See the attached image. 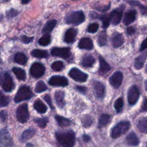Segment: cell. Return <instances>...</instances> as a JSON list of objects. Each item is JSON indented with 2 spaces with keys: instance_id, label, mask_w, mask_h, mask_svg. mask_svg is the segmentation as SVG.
<instances>
[{
  "instance_id": "6da1fadb",
  "label": "cell",
  "mask_w": 147,
  "mask_h": 147,
  "mask_svg": "<svg viewBox=\"0 0 147 147\" xmlns=\"http://www.w3.org/2000/svg\"><path fill=\"white\" fill-rule=\"evenodd\" d=\"M56 137L63 147H73L75 141V135L72 130L57 131Z\"/></svg>"
},
{
  "instance_id": "7a4b0ae2",
  "label": "cell",
  "mask_w": 147,
  "mask_h": 147,
  "mask_svg": "<svg viewBox=\"0 0 147 147\" xmlns=\"http://www.w3.org/2000/svg\"><path fill=\"white\" fill-rule=\"evenodd\" d=\"M84 20V14L81 10L74 11L68 13L64 18V21L67 24L74 25H79L83 23Z\"/></svg>"
},
{
  "instance_id": "3957f363",
  "label": "cell",
  "mask_w": 147,
  "mask_h": 147,
  "mask_svg": "<svg viewBox=\"0 0 147 147\" xmlns=\"http://www.w3.org/2000/svg\"><path fill=\"white\" fill-rule=\"evenodd\" d=\"M130 127L129 121H121L117 123L111 130V136L113 138H117L125 133Z\"/></svg>"
},
{
  "instance_id": "277c9868",
  "label": "cell",
  "mask_w": 147,
  "mask_h": 147,
  "mask_svg": "<svg viewBox=\"0 0 147 147\" xmlns=\"http://www.w3.org/2000/svg\"><path fill=\"white\" fill-rule=\"evenodd\" d=\"M33 96V93L30 88L28 86H24L21 87L18 90L15 97L14 101L16 103L30 99Z\"/></svg>"
},
{
  "instance_id": "5b68a950",
  "label": "cell",
  "mask_w": 147,
  "mask_h": 147,
  "mask_svg": "<svg viewBox=\"0 0 147 147\" xmlns=\"http://www.w3.org/2000/svg\"><path fill=\"white\" fill-rule=\"evenodd\" d=\"M1 86L3 90L6 92L11 91L14 88V84L10 75L7 72H4L1 75Z\"/></svg>"
},
{
  "instance_id": "8992f818",
  "label": "cell",
  "mask_w": 147,
  "mask_h": 147,
  "mask_svg": "<svg viewBox=\"0 0 147 147\" xmlns=\"http://www.w3.org/2000/svg\"><path fill=\"white\" fill-rule=\"evenodd\" d=\"M16 117L18 121L20 123H25L29 119V113L28 105L26 103L18 106L16 110Z\"/></svg>"
},
{
  "instance_id": "52a82bcc",
  "label": "cell",
  "mask_w": 147,
  "mask_h": 147,
  "mask_svg": "<svg viewBox=\"0 0 147 147\" xmlns=\"http://www.w3.org/2000/svg\"><path fill=\"white\" fill-rule=\"evenodd\" d=\"M69 76L76 82H84L88 78V75L77 68H72L68 73Z\"/></svg>"
},
{
  "instance_id": "ba28073f",
  "label": "cell",
  "mask_w": 147,
  "mask_h": 147,
  "mask_svg": "<svg viewBox=\"0 0 147 147\" xmlns=\"http://www.w3.org/2000/svg\"><path fill=\"white\" fill-rule=\"evenodd\" d=\"M45 71V68L42 64L36 62L31 65L30 68V74L33 77L38 78L44 74Z\"/></svg>"
},
{
  "instance_id": "9c48e42d",
  "label": "cell",
  "mask_w": 147,
  "mask_h": 147,
  "mask_svg": "<svg viewBox=\"0 0 147 147\" xmlns=\"http://www.w3.org/2000/svg\"><path fill=\"white\" fill-rule=\"evenodd\" d=\"M49 84L52 86L65 87L68 84L67 79L61 75H53L49 80Z\"/></svg>"
},
{
  "instance_id": "30bf717a",
  "label": "cell",
  "mask_w": 147,
  "mask_h": 147,
  "mask_svg": "<svg viewBox=\"0 0 147 147\" xmlns=\"http://www.w3.org/2000/svg\"><path fill=\"white\" fill-rule=\"evenodd\" d=\"M140 92L136 86H132L127 93V100L130 105H135L138 100Z\"/></svg>"
},
{
  "instance_id": "8fae6325",
  "label": "cell",
  "mask_w": 147,
  "mask_h": 147,
  "mask_svg": "<svg viewBox=\"0 0 147 147\" xmlns=\"http://www.w3.org/2000/svg\"><path fill=\"white\" fill-rule=\"evenodd\" d=\"M51 55L54 56L61 57L63 59H67L71 55L70 49L69 48L55 47L51 50Z\"/></svg>"
},
{
  "instance_id": "7c38bea8",
  "label": "cell",
  "mask_w": 147,
  "mask_h": 147,
  "mask_svg": "<svg viewBox=\"0 0 147 147\" xmlns=\"http://www.w3.org/2000/svg\"><path fill=\"white\" fill-rule=\"evenodd\" d=\"M123 74L121 71H115L109 78V82L110 84L114 88H117L119 87L122 83Z\"/></svg>"
},
{
  "instance_id": "4fadbf2b",
  "label": "cell",
  "mask_w": 147,
  "mask_h": 147,
  "mask_svg": "<svg viewBox=\"0 0 147 147\" xmlns=\"http://www.w3.org/2000/svg\"><path fill=\"white\" fill-rule=\"evenodd\" d=\"M123 10V7L121 6L120 8L117 9L116 10L111 11L109 16L110 18V22L112 25H117L120 22L122 16Z\"/></svg>"
},
{
  "instance_id": "5bb4252c",
  "label": "cell",
  "mask_w": 147,
  "mask_h": 147,
  "mask_svg": "<svg viewBox=\"0 0 147 147\" xmlns=\"http://www.w3.org/2000/svg\"><path fill=\"white\" fill-rule=\"evenodd\" d=\"M136 11L135 10H130L126 11L123 18V23L125 25H128L133 22L136 17Z\"/></svg>"
},
{
  "instance_id": "9a60e30c",
  "label": "cell",
  "mask_w": 147,
  "mask_h": 147,
  "mask_svg": "<svg viewBox=\"0 0 147 147\" xmlns=\"http://www.w3.org/2000/svg\"><path fill=\"white\" fill-rule=\"evenodd\" d=\"M78 47L80 49L91 50L94 47V43L92 40L90 38L84 37L79 41Z\"/></svg>"
},
{
  "instance_id": "2e32d148",
  "label": "cell",
  "mask_w": 147,
  "mask_h": 147,
  "mask_svg": "<svg viewBox=\"0 0 147 147\" xmlns=\"http://www.w3.org/2000/svg\"><path fill=\"white\" fill-rule=\"evenodd\" d=\"M93 86L97 96L99 98H102L105 94V86L99 81H94Z\"/></svg>"
},
{
  "instance_id": "e0dca14e",
  "label": "cell",
  "mask_w": 147,
  "mask_h": 147,
  "mask_svg": "<svg viewBox=\"0 0 147 147\" xmlns=\"http://www.w3.org/2000/svg\"><path fill=\"white\" fill-rule=\"evenodd\" d=\"M111 44L114 48H118L121 47L124 42V39L123 36L119 33H114L111 39Z\"/></svg>"
},
{
  "instance_id": "ac0fdd59",
  "label": "cell",
  "mask_w": 147,
  "mask_h": 147,
  "mask_svg": "<svg viewBox=\"0 0 147 147\" xmlns=\"http://www.w3.org/2000/svg\"><path fill=\"white\" fill-rule=\"evenodd\" d=\"M99 74L101 75L107 74L111 69L110 66L102 56L99 57Z\"/></svg>"
},
{
  "instance_id": "d6986e66",
  "label": "cell",
  "mask_w": 147,
  "mask_h": 147,
  "mask_svg": "<svg viewBox=\"0 0 147 147\" xmlns=\"http://www.w3.org/2000/svg\"><path fill=\"white\" fill-rule=\"evenodd\" d=\"M77 30L74 28H70L68 30H67V31L65 33L64 37V41L67 43L72 42L75 39V37L77 35Z\"/></svg>"
},
{
  "instance_id": "ffe728a7",
  "label": "cell",
  "mask_w": 147,
  "mask_h": 147,
  "mask_svg": "<svg viewBox=\"0 0 147 147\" xmlns=\"http://www.w3.org/2000/svg\"><path fill=\"white\" fill-rule=\"evenodd\" d=\"M146 58H147V52L136 57L134 63V66L135 68L137 69H141L144 65V63Z\"/></svg>"
},
{
  "instance_id": "44dd1931",
  "label": "cell",
  "mask_w": 147,
  "mask_h": 147,
  "mask_svg": "<svg viewBox=\"0 0 147 147\" xmlns=\"http://www.w3.org/2000/svg\"><path fill=\"white\" fill-rule=\"evenodd\" d=\"M137 127L142 133H147V117L140 118L137 122Z\"/></svg>"
},
{
  "instance_id": "7402d4cb",
  "label": "cell",
  "mask_w": 147,
  "mask_h": 147,
  "mask_svg": "<svg viewBox=\"0 0 147 147\" xmlns=\"http://www.w3.org/2000/svg\"><path fill=\"white\" fill-rule=\"evenodd\" d=\"M55 99L57 105L60 108H63L65 105L64 92L61 91H56L55 93Z\"/></svg>"
},
{
  "instance_id": "603a6c76",
  "label": "cell",
  "mask_w": 147,
  "mask_h": 147,
  "mask_svg": "<svg viewBox=\"0 0 147 147\" xmlns=\"http://www.w3.org/2000/svg\"><path fill=\"white\" fill-rule=\"evenodd\" d=\"M57 24V20L53 19L51 20L48 21L44 26L42 30V33L44 34H48L50 32H51L54 28L55 27V26Z\"/></svg>"
},
{
  "instance_id": "cb8c5ba5",
  "label": "cell",
  "mask_w": 147,
  "mask_h": 147,
  "mask_svg": "<svg viewBox=\"0 0 147 147\" xmlns=\"http://www.w3.org/2000/svg\"><path fill=\"white\" fill-rule=\"evenodd\" d=\"M33 107L35 110L39 113L44 114L47 111V107L46 105L39 99L34 100L33 103Z\"/></svg>"
},
{
  "instance_id": "d4e9b609",
  "label": "cell",
  "mask_w": 147,
  "mask_h": 147,
  "mask_svg": "<svg viewBox=\"0 0 147 147\" xmlns=\"http://www.w3.org/2000/svg\"><path fill=\"white\" fill-rule=\"evenodd\" d=\"M127 144L131 146H137L140 143V140L137 135L134 132L130 133L126 138Z\"/></svg>"
},
{
  "instance_id": "484cf974",
  "label": "cell",
  "mask_w": 147,
  "mask_h": 147,
  "mask_svg": "<svg viewBox=\"0 0 147 147\" xmlns=\"http://www.w3.org/2000/svg\"><path fill=\"white\" fill-rule=\"evenodd\" d=\"M1 144L5 147H9L11 145L10 137L6 130L1 131Z\"/></svg>"
},
{
  "instance_id": "4316f807",
  "label": "cell",
  "mask_w": 147,
  "mask_h": 147,
  "mask_svg": "<svg viewBox=\"0 0 147 147\" xmlns=\"http://www.w3.org/2000/svg\"><path fill=\"white\" fill-rule=\"evenodd\" d=\"M31 55L37 58H47L48 56V53L46 50L35 49L31 51Z\"/></svg>"
},
{
  "instance_id": "83f0119b",
  "label": "cell",
  "mask_w": 147,
  "mask_h": 147,
  "mask_svg": "<svg viewBox=\"0 0 147 147\" xmlns=\"http://www.w3.org/2000/svg\"><path fill=\"white\" fill-rule=\"evenodd\" d=\"M27 57L22 52H17L14 55V61L18 64L25 65L27 62Z\"/></svg>"
},
{
  "instance_id": "f1b7e54d",
  "label": "cell",
  "mask_w": 147,
  "mask_h": 147,
  "mask_svg": "<svg viewBox=\"0 0 147 147\" xmlns=\"http://www.w3.org/2000/svg\"><path fill=\"white\" fill-rule=\"evenodd\" d=\"M95 60L94 57L91 55H86L83 57L82 64L84 67H91L95 63Z\"/></svg>"
},
{
  "instance_id": "f546056e",
  "label": "cell",
  "mask_w": 147,
  "mask_h": 147,
  "mask_svg": "<svg viewBox=\"0 0 147 147\" xmlns=\"http://www.w3.org/2000/svg\"><path fill=\"white\" fill-rule=\"evenodd\" d=\"M13 73L16 76L17 78L20 80H25L26 79V73L25 71L20 68L14 67L12 69Z\"/></svg>"
},
{
  "instance_id": "4dcf8cb0",
  "label": "cell",
  "mask_w": 147,
  "mask_h": 147,
  "mask_svg": "<svg viewBox=\"0 0 147 147\" xmlns=\"http://www.w3.org/2000/svg\"><path fill=\"white\" fill-rule=\"evenodd\" d=\"M110 119H111V117L109 114H104L101 115L99 118V122H98L99 127H102L107 125L110 122Z\"/></svg>"
},
{
  "instance_id": "1f68e13d",
  "label": "cell",
  "mask_w": 147,
  "mask_h": 147,
  "mask_svg": "<svg viewBox=\"0 0 147 147\" xmlns=\"http://www.w3.org/2000/svg\"><path fill=\"white\" fill-rule=\"evenodd\" d=\"M35 133V130L33 129H28L25 130L21 134V140L22 141H25L28 139L33 137Z\"/></svg>"
},
{
  "instance_id": "d6a6232c",
  "label": "cell",
  "mask_w": 147,
  "mask_h": 147,
  "mask_svg": "<svg viewBox=\"0 0 147 147\" xmlns=\"http://www.w3.org/2000/svg\"><path fill=\"white\" fill-rule=\"evenodd\" d=\"M55 119L58 125L61 127H67L70 125V121L68 119L60 115H56Z\"/></svg>"
},
{
  "instance_id": "836d02e7",
  "label": "cell",
  "mask_w": 147,
  "mask_h": 147,
  "mask_svg": "<svg viewBox=\"0 0 147 147\" xmlns=\"http://www.w3.org/2000/svg\"><path fill=\"white\" fill-rule=\"evenodd\" d=\"M107 36L106 31H102L98 36V43L99 46H104L107 44Z\"/></svg>"
},
{
  "instance_id": "e575fe53",
  "label": "cell",
  "mask_w": 147,
  "mask_h": 147,
  "mask_svg": "<svg viewBox=\"0 0 147 147\" xmlns=\"http://www.w3.org/2000/svg\"><path fill=\"white\" fill-rule=\"evenodd\" d=\"M48 89V87L46 85V84L42 81V80H40L38 81L35 86L34 90L36 92L40 93V92H42L45 91H46Z\"/></svg>"
},
{
  "instance_id": "d590c367",
  "label": "cell",
  "mask_w": 147,
  "mask_h": 147,
  "mask_svg": "<svg viewBox=\"0 0 147 147\" xmlns=\"http://www.w3.org/2000/svg\"><path fill=\"white\" fill-rule=\"evenodd\" d=\"M51 40V36L48 34H45L38 40V44L41 46H47L50 44Z\"/></svg>"
},
{
  "instance_id": "8d00e7d4",
  "label": "cell",
  "mask_w": 147,
  "mask_h": 147,
  "mask_svg": "<svg viewBox=\"0 0 147 147\" xmlns=\"http://www.w3.org/2000/svg\"><path fill=\"white\" fill-rule=\"evenodd\" d=\"M34 121L38 125L39 127L41 128H44L47 126L49 120L48 117H44L41 118H35Z\"/></svg>"
},
{
  "instance_id": "74e56055",
  "label": "cell",
  "mask_w": 147,
  "mask_h": 147,
  "mask_svg": "<svg viewBox=\"0 0 147 147\" xmlns=\"http://www.w3.org/2000/svg\"><path fill=\"white\" fill-rule=\"evenodd\" d=\"M51 68L55 71H60L63 69L64 64L61 61H56L52 64Z\"/></svg>"
},
{
  "instance_id": "f35d334b",
  "label": "cell",
  "mask_w": 147,
  "mask_h": 147,
  "mask_svg": "<svg viewBox=\"0 0 147 147\" xmlns=\"http://www.w3.org/2000/svg\"><path fill=\"white\" fill-rule=\"evenodd\" d=\"M123 106V101L122 98H119L116 99L114 102V108L117 111H120Z\"/></svg>"
},
{
  "instance_id": "ab89813d",
  "label": "cell",
  "mask_w": 147,
  "mask_h": 147,
  "mask_svg": "<svg viewBox=\"0 0 147 147\" xmlns=\"http://www.w3.org/2000/svg\"><path fill=\"white\" fill-rule=\"evenodd\" d=\"M100 20H102V26L103 28H107L110 23V16H102L100 17Z\"/></svg>"
},
{
  "instance_id": "60d3db41",
  "label": "cell",
  "mask_w": 147,
  "mask_h": 147,
  "mask_svg": "<svg viewBox=\"0 0 147 147\" xmlns=\"http://www.w3.org/2000/svg\"><path fill=\"white\" fill-rule=\"evenodd\" d=\"M99 28V24L97 23H92L89 25L87 28L88 32L90 33H96Z\"/></svg>"
},
{
  "instance_id": "b9f144b4",
  "label": "cell",
  "mask_w": 147,
  "mask_h": 147,
  "mask_svg": "<svg viewBox=\"0 0 147 147\" xmlns=\"http://www.w3.org/2000/svg\"><path fill=\"white\" fill-rule=\"evenodd\" d=\"M92 123V118L89 115H87L84 117L82 120V123L84 126V127L90 126Z\"/></svg>"
},
{
  "instance_id": "7bdbcfd3",
  "label": "cell",
  "mask_w": 147,
  "mask_h": 147,
  "mask_svg": "<svg viewBox=\"0 0 147 147\" xmlns=\"http://www.w3.org/2000/svg\"><path fill=\"white\" fill-rule=\"evenodd\" d=\"M0 99H1V107L6 106L9 103L10 98L8 96H5L1 94Z\"/></svg>"
},
{
  "instance_id": "ee69618b",
  "label": "cell",
  "mask_w": 147,
  "mask_h": 147,
  "mask_svg": "<svg viewBox=\"0 0 147 147\" xmlns=\"http://www.w3.org/2000/svg\"><path fill=\"white\" fill-rule=\"evenodd\" d=\"M18 14V11L14 9H11L10 10H9L6 13V16L7 18H13L16 16H17Z\"/></svg>"
},
{
  "instance_id": "f6af8a7d",
  "label": "cell",
  "mask_w": 147,
  "mask_h": 147,
  "mask_svg": "<svg viewBox=\"0 0 147 147\" xmlns=\"http://www.w3.org/2000/svg\"><path fill=\"white\" fill-rule=\"evenodd\" d=\"M21 41L24 43V44H29L31 42H32V41L34 40V37H28L26 36L23 35L21 36Z\"/></svg>"
},
{
  "instance_id": "bcb514c9",
  "label": "cell",
  "mask_w": 147,
  "mask_h": 147,
  "mask_svg": "<svg viewBox=\"0 0 147 147\" xmlns=\"http://www.w3.org/2000/svg\"><path fill=\"white\" fill-rule=\"evenodd\" d=\"M44 99L45 100V101L48 103V105L49 106V107L52 109H53V106L52 104V101L51 99V97L50 96V95L49 94H46L44 95Z\"/></svg>"
},
{
  "instance_id": "7dc6e473",
  "label": "cell",
  "mask_w": 147,
  "mask_h": 147,
  "mask_svg": "<svg viewBox=\"0 0 147 147\" xmlns=\"http://www.w3.org/2000/svg\"><path fill=\"white\" fill-rule=\"evenodd\" d=\"M111 7V4L109 3L108 5L107 6H100L99 7H96V9L98 10H99L100 11H102V12H104V11H106L107 10H108Z\"/></svg>"
},
{
  "instance_id": "c3c4849f",
  "label": "cell",
  "mask_w": 147,
  "mask_h": 147,
  "mask_svg": "<svg viewBox=\"0 0 147 147\" xmlns=\"http://www.w3.org/2000/svg\"><path fill=\"white\" fill-rule=\"evenodd\" d=\"M147 48V37L142 42L140 47V51H142Z\"/></svg>"
},
{
  "instance_id": "681fc988",
  "label": "cell",
  "mask_w": 147,
  "mask_h": 147,
  "mask_svg": "<svg viewBox=\"0 0 147 147\" xmlns=\"http://www.w3.org/2000/svg\"><path fill=\"white\" fill-rule=\"evenodd\" d=\"M76 89L79 91L80 92L82 93V94H84L86 92V90H87V88L84 87H83V86H77L76 87Z\"/></svg>"
},
{
  "instance_id": "f907efd6",
  "label": "cell",
  "mask_w": 147,
  "mask_h": 147,
  "mask_svg": "<svg viewBox=\"0 0 147 147\" xmlns=\"http://www.w3.org/2000/svg\"><path fill=\"white\" fill-rule=\"evenodd\" d=\"M141 110L144 111H147V98L144 99L142 104Z\"/></svg>"
},
{
  "instance_id": "816d5d0a",
  "label": "cell",
  "mask_w": 147,
  "mask_h": 147,
  "mask_svg": "<svg viewBox=\"0 0 147 147\" xmlns=\"http://www.w3.org/2000/svg\"><path fill=\"white\" fill-rule=\"evenodd\" d=\"M136 29L133 26H130L127 28V33L129 35H132L135 33Z\"/></svg>"
},
{
  "instance_id": "f5cc1de1",
  "label": "cell",
  "mask_w": 147,
  "mask_h": 147,
  "mask_svg": "<svg viewBox=\"0 0 147 147\" xmlns=\"http://www.w3.org/2000/svg\"><path fill=\"white\" fill-rule=\"evenodd\" d=\"M6 118V113L5 111H2L1 112V120L2 122L5 121Z\"/></svg>"
},
{
  "instance_id": "db71d44e",
  "label": "cell",
  "mask_w": 147,
  "mask_h": 147,
  "mask_svg": "<svg viewBox=\"0 0 147 147\" xmlns=\"http://www.w3.org/2000/svg\"><path fill=\"white\" fill-rule=\"evenodd\" d=\"M83 140L84 142H88L90 140V137L87 134H83L82 136Z\"/></svg>"
},
{
  "instance_id": "11a10c76",
  "label": "cell",
  "mask_w": 147,
  "mask_h": 147,
  "mask_svg": "<svg viewBox=\"0 0 147 147\" xmlns=\"http://www.w3.org/2000/svg\"><path fill=\"white\" fill-rule=\"evenodd\" d=\"M21 3L22 4H26L27 3H28L30 0H21Z\"/></svg>"
},
{
  "instance_id": "9f6ffc18",
  "label": "cell",
  "mask_w": 147,
  "mask_h": 147,
  "mask_svg": "<svg viewBox=\"0 0 147 147\" xmlns=\"http://www.w3.org/2000/svg\"><path fill=\"white\" fill-rule=\"evenodd\" d=\"M144 87H145V90L147 91V80H146L144 82Z\"/></svg>"
},
{
  "instance_id": "6f0895ef",
  "label": "cell",
  "mask_w": 147,
  "mask_h": 147,
  "mask_svg": "<svg viewBox=\"0 0 147 147\" xmlns=\"http://www.w3.org/2000/svg\"><path fill=\"white\" fill-rule=\"evenodd\" d=\"M25 147H34V145H33V144L29 143V144H26V145Z\"/></svg>"
},
{
  "instance_id": "680465c9",
  "label": "cell",
  "mask_w": 147,
  "mask_h": 147,
  "mask_svg": "<svg viewBox=\"0 0 147 147\" xmlns=\"http://www.w3.org/2000/svg\"><path fill=\"white\" fill-rule=\"evenodd\" d=\"M145 72L147 74V64L145 65Z\"/></svg>"
},
{
  "instance_id": "91938a15",
  "label": "cell",
  "mask_w": 147,
  "mask_h": 147,
  "mask_svg": "<svg viewBox=\"0 0 147 147\" xmlns=\"http://www.w3.org/2000/svg\"><path fill=\"white\" fill-rule=\"evenodd\" d=\"M144 1H146V2H147V0H144Z\"/></svg>"
},
{
  "instance_id": "94428289",
  "label": "cell",
  "mask_w": 147,
  "mask_h": 147,
  "mask_svg": "<svg viewBox=\"0 0 147 147\" xmlns=\"http://www.w3.org/2000/svg\"><path fill=\"white\" fill-rule=\"evenodd\" d=\"M73 1H75V0H73Z\"/></svg>"
}]
</instances>
